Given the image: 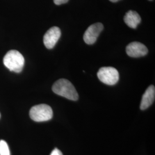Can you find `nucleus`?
<instances>
[{
    "mask_svg": "<svg viewBox=\"0 0 155 155\" xmlns=\"http://www.w3.org/2000/svg\"><path fill=\"white\" fill-rule=\"evenodd\" d=\"M0 155H11L8 145L3 140H0Z\"/></svg>",
    "mask_w": 155,
    "mask_h": 155,
    "instance_id": "9d476101",
    "label": "nucleus"
},
{
    "mask_svg": "<svg viewBox=\"0 0 155 155\" xmlns=\"http://www.w3.org/2000/svg\"><path fill=\"white\" fill-rule=\"evenodd\" d=\"M97 76L102 83L107 85H114L119 80V73L112 67H104L97 72Z\"/></svg>",
    "mask_w": 155,
    "mask_h": 155,
    "instance_id": "20e7f679",
    "label": "nucleus"
},
{
    "mask_svg": "<svg viewBox=\"0 0 155 155\" xmlns=\"http://www.w3.org/2000/svg\"><path fill=\"white\" fill-rule=\"evenodd\" d=\"M155 98V86L153 85H150L146 90L143 95V98L140 104V109L144 110L148 108L153 103Z\"/></svg>",
    "mask_w": 155,
    "mask_h": 155,
    "instance_id": "6e6552de",
    "label": "nucleus"
},
{
    "mask_svg": "<svg viewBox=\"0 0 155 155\" xmlns=\"http://www.w3.org/2000/svg\"><path fill=\"white\" fill-rule=\"evenodd\" d=\"M111 2H116L117 1H120V0H109Z\"/></svg>",
    "mask_w": 155,
    "mask_h": 155,
    "instance_id": "ddd939ff",
    "label": "nucleus"
},
{
    "mask_svg": "<svg viewBox=\"0 0 155 155\" xmlns=\"http://www.w3.org/2000/svg\"><path fill=\"white\" fill-rule=\"evenodd\" d=\"M61 36L59 28L53 27L48 29L44 36L43 42L45 47L48 49L53 48Z\"/></svg>",
    "mask_w": 155,
    "mask_h": 155,
    "instance_id": "423d86ee",
    "label": "nucleus"
},
{
    "mask_svg": "<svg viewBox=\"0 0 155 155\" xmlns=\"http://www.w3.org/2000/svg\"><path fill=\"white\" fill-rule=\"evenodd\" d=\"M50 155H63V153L60 150H58V148H55L52 151Z\"/></svg>",
    "mask_w": 155,
    "mask_h": 155,
    "instance_id": "9b49d317",
    "label": "nucleus"
},
{
    "mask_svg": "<svg viewBox=\"0 0 155 155\" xmlns=\"http://www.w3.org/2000/svg\"><path fill=\"white\" fill-rule=\"evenodd\" d=\"M5 66L11 71L20 73L22 71L25 60L22 54L17 50L8 51L4 58Z\"/></svg>",
    "mask_w": 155,
    "mask_h": 155,
    "instance_id": "f03ea898",
    "label": "nucleus"
},
{
    "mask_svg": "<svg viewBox=\"0 0 155 155\" xmlns=\"http://www.w3.org/2000/svg\"><path fill=\"white\" fill-rule=\"evenodd\" d=\"M103 29L104 25L101 22H97L90 25L84 33L83 40L84 42L89 45L94 44Z\"/></svg>",
    "mask_w": 155,
    "mask_h": 155,
    "instance_id": "39448f33",
    "label": "nucleus"
},
{
    "mask_svg": "<svg viewBox=\"0 0 155 155\" xmlns=\"http://www.w3.org/2000/svg\"><path fill=\"white\" fill-rule=\"evenodd\" d=\"M29 116L36 122H44L50 120L53 117V111L50 106L40 104L33 106L29 111Z\"/></svg>",
    "mask_w": 155,
    "mask_h": 155,
    "instance_id": "7ed1b4c3",
    "label": "nucleus"
},
{
    "mask_svg": "<svg viewBox=\"0 0 155 155\" xmlns=\"http://www.w3.org/2000/svg\"><path fill=\"white\" fill-rule=\"evenodd\" d=\"M52 91L61 97L72 101H77L79 95L75 87L69 81L60 79L52 86Z\"/></svg>",
    "mask_w": 155,
    "mask_h": 155,
    "instance_id": "f257e3e1",
    "label": "nucleus"
},
{
    "mask_svg": "<svg viewBox=\"0 0 155 155\" xmlns=\"http://www.w3.org/2000/svg\"><path fill=\"white\" fill-rule=\"evenodd\" d=\"M68 1V0H54V3L56 5H61L63 4H65Z\"/></svg>",
    "mask_w": 155,
    "mask_h": 155,
    "instance_id": "f8f14e48",
    "label": "nucleus"
},
{
    "mask_svg": "<svg viewBox=\"0 0 155 155\" xmlns=\"http://www.w3.org/2000/svg\"><path fill=\"white\" fill-rule=\"evenodd\" d=\"M0 118H1V114H0Z\"/></svg>",
    "mask_w": 155,
    "mask_h": 155,
    "instance_id": "4468645a",
    "label": "nucleus"
},
{
    "mask_svg": "<svg viewBox=\"0 0 155 155\" xmlns=\"http://www.w3.org/2000/svg\"><path fill=\"white\" fill-rule=\"evenodd\" d=\"M127 55L132 58H139L146 55L148 54V49L145 45L134 41L127 45L126 48Z\"/></svg>",
    "mask_w": 155,
    "mask_h": 155,
    "instance_id": "0eeeda50",
    "label": "nucleus"
},
{
    "mask_svg": "<svg viewBox=\"0 0 155 155\" xmlns=\"http://www.w3.org/2000/svg\"><path fill=\"white\" fill-rule=\"evenodd\" d=\"M150 1H151V0H150Z\"/></svg>",
    "mask_w": 155,
    "mask_h": 155,
    "instance_id": "2eb2a0df",
    "label": "nucleus"
},
{
    "mask_svg": "<svg viewBox=\"0 0 155 155\" xmlns=\"http://www.w3.org/2000/svg\"><path fill=\"white\" fill-rule=\"evenodd\" d=\"M124 20L129 27L134 29L141 21V17L136 12L129 11L125 14Z\"/></svg>",
    "mask_w": 155,
    "mask_h": 155,
    "instance_id": "1a4fd4ad",
    "label": "nucleus"
}]
</instances>
